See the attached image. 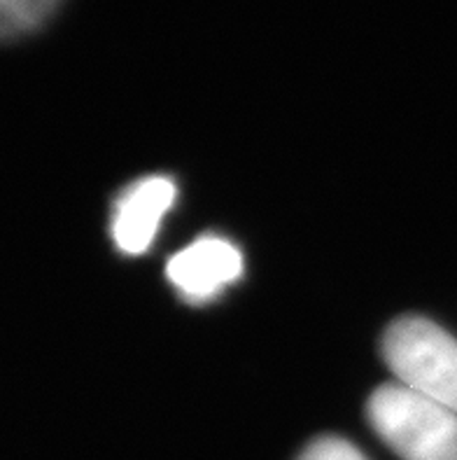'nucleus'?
Masks as SVG:
<instances>
[{"mask_svg": "<svg viewBox=\"0 0 457 460\" xmlns=\"http://www.w3.org/2000/svg\"><path fill=\"white\" fill-rule=\"evenodd\" d=\"M382 358L397 384L457 411V339L427 318L406 315L388 327Z\"/></svg>", "mask_w": 457, "mask_h": 460, "instance_id": "f03ea898", "label": "nucleus"}, {"mask_svg": "<svg viewBox=\"0 0 457 460\" xmlns=\"http://www.w3.org/2000/svg\"><path fill=\"white\" fill-rule=\"evenodd\" d=\"M61 0H0V31L5 40H14L40 29L52 17Z\"/></svg>", "mask_w": 457, "mask_h": 460, "instance_id": "39448f33", "label": "nucleus"}, {"mask_svg": "<svg viewBox=\"0 0 457 460\" xmlns=\"http://www.w3.org/2000/svg\"><path fill=\"white\" fill-rule=\"evenodd\" d=\"M243 274V255L222 236H201L166 264V279L191 304L210 302Z\"/></svg>", "mask_w": 457, "mask_h": 460, "instance_id": "7ed1b4c3", "label": "nucleus"}, {"mask_svg": "<svg viewBox=\"0 0 457 460\" xmlns=\"http://www.w3.org/2000/svg\"><path fill=\"white\" fill-rule=\"evenodd\" d=\"M299 460H369L355 444L341 438H322L308 447Z\"/></svg>", "mask_w": 457, "mask_h": 460, "instance_id": "423d86ee", "label": "nucleus"}, {"mask_svg": "<svg viewBox=\"0 0 457 460\" xmlns=\"http://www.w3.org/2000/svg\"><path fill=\"white\" fill-rule=\"evenodd\" d=\"M371 428L401 460H457V411L401 384L381 385L366 407Z\"/></svg>", "mask_w": 457, "mask_h": 460, "instance_id": "f257e3e1", "label": "nucleus"}, {"mask_svg": "<svg viewBox=\"0 0 457 460\" xmlns=\"http://www.w3.org/2000/svg\"><path fill=\"white\" fill-rule=\"evenodd\" d=\"M178 190L166 175H147L128 185L112 206V239L127 255H143L154 243L163 216L175 204Z\"/></svg>", "mask_w": 457, "mask_h": 460, "instance_id": "20e7f679", "label": "nucleus"}]
</instances>
